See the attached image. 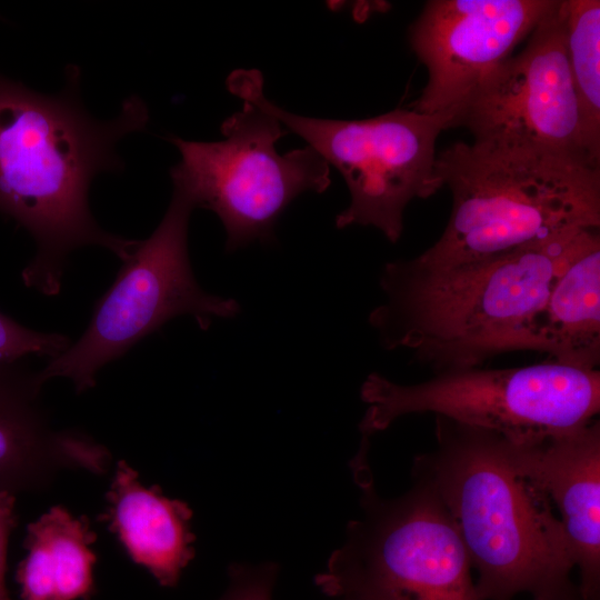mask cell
I'll return each instance as SVG.
<instances>
[{"instance_id":"5bb4252c","label":"cell","mask_w":600,"mask_h":600,"mask_svg":"<svg viewBox=\"0 0 600 600\" xmlns=\"http://www.w3.org/2000/svg\"><path fill=\"white\" fill-rule=\"evenodd\" d=\"M103 520L129 557L162 587H174L194 556L192 511L182 501L147 488L119 461L107 493Z\"/></svg>"},{"instance_id":"30bf717a","label":"cell","mask_w":600,"mask_h":600,"mask_svg":"<svg viewBox=\"0 0 600 600\" xmlns=\"http://www.w3.org/2000/svg\"><path fill=\"white\" fill-rule=\"evenodd\" d=\"M457 127L468 128L474 141L552 152L600 169L584 143L561 0L538 22L524 48L492 71L458 109Z\"/></svg>"},{"instance_id":"277c9868","label":"cell","mask_w":600,"mask_h":600,"mask_svg":"<svg viewBox=\"0 0 600 600\" xmlns=\"http://www.w3.org/2000/svg\"><path fill=\"white\" fill-rule=\"evenodd\" d=\"M452 196L440 238L417 258L450 267L600 227V169L561 154L456 142L437 154Z\"/></svg>"},{"instance_id":"ba28073f","label":"cell","mask_w":600,"mask_h":600,"mask_svg":"<svg viewBox=\"0 0 600 600\" xmlns=\"http://www.w3.org/2000/svg\"><path fill=\"white\" fill-rule=\"evenodd\" d=\"M221 132L224 139L217 142L172 137L181 159L170 174L173 191L219 217L229 252L271 242L279 216L294 198L330 186L329 164L311 147L278 153L276 142L288 130L257 103L243 101Z\"/></svg>"},{"instance_id":"9a60e30c","label":"cell","mask_w":600,"mask_h":600,"mask_svg":"<svg viewBox=\"0 0 600 600\" xmlns=\"http://www.w3.org/2000/svg\"><path fill=\"white\" fill-rule=\"evenodd\" d=\"M584 370L600 364V236L593 231L523 326L519 351Z\"/></svg>"},{"instance_id":"e0dca14e","label":"cell","mask_w":600,"mask_h":600,"mask_svg":"<svg viewBox=\"0 0 600 600\" xmlns=\"http://www.w3.org/2000/svg\"><path fill=\"white\" fill-rule=\"evenodd\" d=\"M561 9L584 143L591 162L600 167V1L561 0Z\"/></svg>"},{"instance_id":"6da1fadb","label":"cell","mask_w":600,"mask_h":600,"mask_svg":"<svg viewBox=\"0 0 600 600\" xmlns=\"http://www.w3.org/2000/svg\"><path fill=\"white\" fill-rule=\"evenodd\" d=\"M149 121L146 103L127 98L120 112L97 120L80 99V70L69 66L66 84L43 94L0 72V213L33 238L37 251L23 268L27 288L59 293L70 253L99 246L121 261L137 240L103 230L89 208V187L102 172H119L118 142Z\"/></svg>"},{"instance_id":"2e32d148","label":"cell","mask_w":600,"mask_h":600,"mask_svg":"<svg viewBox=\"0 0 600 600\" xmlns=\"http://www.w3.org/2000/svg\"><path fill=\"white\" fill-rule=\"evenodd\" d=\"M96 534L86 518L57 506L27 529V554L17 581L22 600H79L94 592L92 543Z\"/></svg>"},{"instance_id":"5b68a950","label":"cell","mask_w":600,"mask_h":600,"mask_svg":"<svg viewBox=\"0 0 600 600\" xmlns=\"http://www.w3.org/2000/svg\"><path fill=\"white\" fill-rule=\"evenodd\" d=\"M362 514L314 578L338 600H478L471 563L457 526L421 479L393 499L378 496L360 462Z\"/></svg>"},{"instance_id":"ffe728a7","label":"cell","mask_w":600,"mask_h":600,"mask_svg":"<svg viewBox=\"0 0 600 600\" xmlns=\"http://www.w3.org/2000/svg\"><path fill=\"white\" fill-rule=\"evenodd\" d=\"M14 508L16 496L8 492L0 493V600H10L6 587V566L9 537L17 523Z\"/></svg>"},{"instance_id":"4fadbf2b","label":"cell","mask_w":600,"mask_h":600,"mask_svg":"<svg viewBox=\"0 0 600 600\" xmlns=\"http://www.w3.org/2000/svg\"><path fill=\"white\" fill-rule=\"evenodd\" d=\"M39 371L22 360L0 363V493L38 488L51 470L80 466L103 470L108 453L72 432H56L40 403Z\"/></svg>"},{"instance_id":"8fae6325","label":"cell","mask_w":600,"mask_h":600,"mask_svg":"<svg viewBox=\"0 0 600 600\" xmlns=\"http://www.w3.org/2000/svg\"><path fill=\"white\" fill-rule=\"evenodd\" d=\"M556 0H431L410 27L428 71L411 109L454 111L534 29Z\"/></svg>"},{"instance_id":"9c48e42d","label":"cell","mask_w":600,"mask_h":600,"mask_svg":"<svg viewBox=\"0 0 600 600\" xmlns=\"http://www.w3.org/2000/svg\"><path fill=\"white\" fill-rule=\"evenodd\" d=\"M191 202L173 191L170 206L152 234L137 240L118 276L97 302L83 334L39 371L44 383L69 379L77 392L94 387L98 372L170 319L191 316L202 330L214 319L236 317L233 299L206 292L188 254Z\"/></svg>"},{"instance_id":"8992f818","label":"cell","mask_w":600,"mask_h":600,"mask_svg":"<svg viewBox=\"0 0 600 600\" xmlns=\"http://www.w3.org/2000/svg\"><path fill=\"white\" fill-rule=\"evenodd\" d=\"M228 88L243 101L271 112L288 132L303 138L341 173L350 204L337 216L339 229L371 226L396 243L402 234L407 206L443 187L436 142L443 130L454 128V111L397 109L363 120L317 119L290 113L268 100L258 70L233 71Z\"/></svg>"},{"instance_id":"52a82bcc","label":"cell","mask_w":600,"mask_h":600,"mask_svg":"<svg viewBox=\"0 0 600 600\" xmlns=\"http://www.w3.org/2000/svg\"><path fill=\"white\" fill-rule=\"evenodd\" d=\"M363 437L401 417L434 413L511 440H534L584 426L600 411V371L556 361L527 367L470 368L400 384L372 372L360 389Z\"/></svg>"},{"instance_id":"ac0fdd59","label":"cell","mask_w":600,"mask_h":600,"mask_svg":"<svg viewBox=\"0 0 600 600\" xmlns=\"http://www.w3.org/2000/svg\"><path fill=\"white\" fill-rule=\"evenodd\" d=\"M70 344L64 334L36 331L0 310V363L20 361L29 356L51 360Z\"/></svg>"},{"instance_id":"7c38bea8","label":"cell","mask_w":600,"mask_h":600,"mask_svg":"<svg viewBox=\"0 0 600 600\" xmlns=\"http://www.w3.org/2000/svg\"><path fill=\"white\" fill-rule=\"evenodd\" d=\"M501 437L509 464L560 510L570 556L580 574V600H600L599 420L541 439Z\"/></svg>"},{"instance_id":"d6986e66","label":"cell","mask_w":600,"mask_h":600,"mask_svg":"<svg viewBox=\"0 0 600 600\" xmlns=\"http://www.w3.org/2000/svg\"><path fill=\"white\" fill-rule=\"evenodd\" d=\"M278 569L273 563L236 564L219 600H273Z\"/></svg>"},{"instance_id":"3957f363","label":"cell","mask_w":600,"mask_h":600,"mask_svg":"<svg viewBox=\"0 0 600 600\" xmlns=\"http://www.w3.org/2000/svg\"><path fill=\"white\" fill-rule=\"evenodd\" d=\"M436 448L414 459L450 512L478 600H580L561 521L547 494L507 461L500 433L436 416Z\"/></svg>"},{"instance_id":"7a4b0ae2","label":"cell","mask_w":600,"mask_h":600,"mask_svg":"<svg viewBox=\"0 0 600 600\" xmlns=\"http://www.w3.org/2000/svg\"><path fill=\"white\" fill-rule=\"evenodd\" d=\"M596 230L450 267L388 262L379 279L386 299L369 323L383 348L408 350L437 373L519 351L524 323Z\"/></svg>"}]
</instances>
